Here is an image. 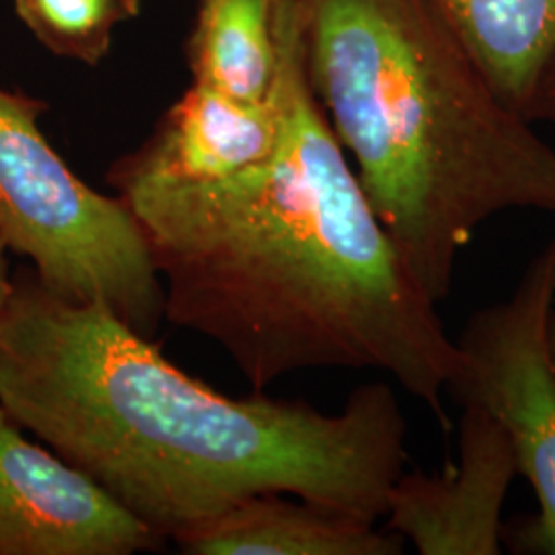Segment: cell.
I'll use <instances>...</instances> for the list:
<instances>
[{
    "label": "cell",
    "mask_w": 555,
    "mask_h": 555,
    "mask_svg": "<svg viewBox=\"0 0 555 555\" xmlns=\"http://www.w3.org/2000/svg\"><path fill=\"white\" fill-rule=\"evenodd\" d=\"M282 128L270 159L202 183L118 181L165 288V319L210 337L256 391L309 369L378 371L451 430L461 352L366 196L276 2Z\"/></svg>",
    "instance_id": "6da1fadb"
},
{
    "label": "cell",
    "mask_w": 555,
    "mask_h": 555,
    "mask_svg": "<svg viewBox=\"0 0 555 555\" xmlns=\"http://www.w3.org/2000/svg\"><path fill=\"white\" fill-rule=\"evenodd\" d=\"M0 408L165 539L259 494L378 522L408 461L389 383L337 414L224 396L109 309L52 295L31 266L0 307Z\"/></svg>",
    "instance_id": "7a4b0ae2"
},
{
    "label": "cell",
    "mask_w": 555,
    "mask_h": 555,
    "mask_svg": "<svg viewBox=\"0 0 555 555\" xmlns=\"http://www.w3.org/2000/svg\"><path fill=\"white\" fill-rule=\"evenodd\" d=\"M325 118L438 305L502 212L555 215V146L502 100L433 0H291Z\"/></svg>",
    "instance_id": "3957f363"
},
{
    "label": "cell",
    "mask_w": 555,
    "mask_h": 555,
    "mask_svg": "<svg viewBox=\"0 0 555 555\" xmlns=\"http://www.w3.org/2000/svg\"><path fill=\"white\" fill-rule=\"evenodd\" d=\"M46 105L0 87V229L41 284L75 305H101L155 339L165 288L142 224L119 198L89 188L41 130Z\"/></svg>",
    "instance_id": "277c9868"
},
{
    "label": "cell",
    "mask_w": 555,
    "mask_h": 555,
    "mask_svg": "<svg viewBox=\"0 0 555 555\" xmlns=\"http://www.w3.org/2000/svg\"><path fill=\"white\" fill-rule=\"evenodd\" d=\"M555 305V237L527 263L515 291L467 319L456 346L461 371L449 396L479 405L506 430L518 476L539 504L516 539L525 552L555 555V366L550 315Z\"/></svg>",
    "instance_id": "5b68a950"
},
{
    "label": "cell",
    "mask_w": 555,
    "mask_h": 555,
    "mask_svg": "<svg viewBox=\"0 0 555 555\" xmlns=\"http://www.w3.org/2000/svg\"><path fill=\"white\" fill-rule=\"evenodd\" d=\"M163 541L100 481L23 437L0 408V555H132Z\"/></svg>",
    "instance_id": "8992f818"
},
{
    "label": "cell",
    "mask_w": 555,
    "mask_h": 555,
    "mask_svg": "<svg viewBox=\"0 0 555 555\" xmlns=\"http://www.w3.org/2000/svg\"><path fill=\"white\" fill-rule=\"evenodd\" d=\"M455 465L403 472L387 502V529L422 555H498L502 513L518 463L511 438L479 405H461Z\"/></svg>",
    "instance_id": "52a82bcc"
},
{
    "label": "cell",
    "mask_w": 555,
    "mask_h": 555,
    "mask_svg": "<svg viewBox=\"0 0 555 555\" xmlns=\"http://www.w3.org/2000/svg\"><path fill=\"white\" fill-rule=\"evenodd\" d=\"M280 128L276 89L263 103H247L194 82L153 139L121 160L112 179L202 183L233 178L272 157Z\"/></svg>",
    "instance_id": "ba28073f"
},
{
    "label": "cell",
    "mask_w": 555,
    "mask_h": 555,
    "mask_svg": "<svg viewBox=\"0 0 555 555\" xmlns=\"http://www.w3.org/2000/svg\"><path fill=\"white\" fill-rule=\"evenodd\" d=\"M288 494L241 500L171 539L190 555H399L403 539L354 516Z\"/></svg>",
    "instance_id": "9c48e42d"
},
{
    "label": "cell",
    "mask_w": 555,
    "mask_h": 555,
    "mask_svg": "<svg viewBox=\"0 0 555 555\" xmlns=\"http://www.w3.org/2000/svg\"><path fill=\"white\" fill-rule=\"evenodd\" d=\"M498 95L525 118L555 54V0H433Z\"/></svg>",
    "instance_id": "30bf717a"
},
{
    "label": "cell",
    "mask_w": 555,
    "mask_h": 555,
    "mask_svg": "<svg viewBox=\"0 0 555 555\" xmlns=\"http://www.w3.org/2000/svg\"><path fill=\"white\" fill-rule=\"evenodd\" d=\"M278 0H202L194 82L233 100L263 103L278 75Z\"/></svg>",
    "instance_id": "8fae6325"
},
{
    "label": "cell",
    "mask_w": 555,
    "mask_h": 555,
    "mask_svg": "<svg viewBox=\"0 0 555 555\" xmlns=\"http://www.w3.org/2000/svg\"><path fill=\"white\" fill-rule=\"evenodd\" d=\"M21 17L43 36L87 40L107 29L116 11L137 13L139 0H17Z\"/></svg>",
    "instance_id": "7c38bea8"
},
{
    "label": "cell",
    "mask_w": 555,
    "mask_h": 555,
    "mask_svg": "<svg viewBox=\"0 0 555 555\" xmlns=\"http://www.w3.org/2000/svg\"><path fill=\"white\" fill-rule=\"evenodd\" d=\"M527 118L531 121L555 119V54L552 62H550V66H547V70H545V77L539 85V91H537L535 100L527 112Z\"/></svg>",
    "instance_id": "4fadbf2b"
},
{
    "label": "cell",
    "mask_w": 555,
    "mask_h": 555,
    "mask_svg": "<svg viewBox=\"0 0 555 555\" xmlns=\"http://www.w3.org/2000/svg\"><path fill=\"white\" fill-rule=\"evenodd\" d=\"M7 241L2 237V229H0V307L2 302L9 297V291H11V272H9V261H7Z\"/></svg>",
    "instance_id": "5bb4252c"
},
{
    "label": "cell",
    "mask_w": 555,
    "mask_h": 555,
    "mask_svg": "<svg viewBox=\"0 0 555 555\" xmlns=\"http://www.w3.org/2000/svg\"><path fill=\"white\" fill-rule=\"evenodd\" d=\"M547 339H550V352H552V360L555 366V305L550 315V327H547Z\"/></svg>",
    "instance_id": "9a60e30c"
}]
</instances>
